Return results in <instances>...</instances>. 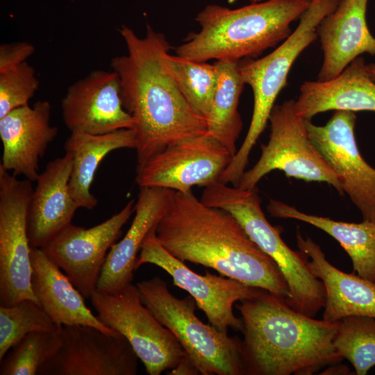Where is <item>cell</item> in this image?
I'll return each mask as SVG.
<instances>
[{"label": "cell", "mask_w": 375, "mask_h": 375, "mask_svg": "<svg viewBox=\"0 0 375 375\" xmlns=\"http://www.w3.org/2000/svg\"><path fill=\"white\" fill-rule=\"evenodd\" d=\"M119 32L127 53L112 58L110 65L119 78L122 105L133 119L138 173L167 147L206 134L207 121L189 105L165 64L170 49L165 36L149 24L143 38L126 25Z\"/></svg>", "instance_id": "6da1fadb"}, {"label": "cell", "mask_w": 375, "mask_h": 375, "mask_svg": "<svg viewBox=\"0 0 375 375\" xmlns=\"http://www.w3.org/2000/svg\"><path fill=\"white\" fill-rule=\"evenodd\" d=\"M158 242L178 260L212 268L221 275L285 299L286 281L276 262L252 241L228 211L204 204L192 191H174L155 226Z\"/></svg>", "instance_id": "7a4b0ae2"}, {"label": "cell", "mask_w": 375, "mask_h": 375, "mask_svg": "<svg viewBox=\"0 0 375 375\" xmlns=\"http://www.w3.org/2000/svg\"><path fill=\"white\" fill-rule=\"evenodd\" d=\"M235 306L242 321L245 374L310 375L342 360L333 343L338 322L297 312L263 289Z\"/></svg>", "instance_id": "3957f363"}, {"label": "cell", "mask_w": 375, "mask_h": 375, "mask_svg": "<svg viewBox=\"0 0 375 375\" xmlns=\"http://www.w3.org/2000/svg\"><path fill=\"white\" fill-rule=\"evenodd\" d=\"M310 3L267 0L235 9L209 4L195 18L200 31L191 33L175 49L176 53L197 62L256 58L290 36V24L300 19Z\"/></svg>", "instance_id": "277c9868"}, {"label": "cell", "mask_w": 375, "mask_h": 375, "mask_svg": "<svg viewBox=\"0 0 375 375\" xmlns=\"http://www.w3.org/2000/svg\"><path fill=\"white\" fill-rule=\"evenodd\" d=\"M341 0H310L294 31L272 53L259 59L238 62L244 83L253 94V109L245 138L220 177V181L237 186L245 172L249 155L265 130L276 99L287 85L292 65L301 52L318 38L317 28Z\"/></svg>", "instance_id": "5b68a950"}, {"label": "cell", "mask_w": 375, "mask_h": 375, "mask_svg": "<svg viewBox=\"0 0 375 375\" xmlns=\"http://www.w3.org/2000/svg\"><path fill=\"white\" fill-rule=\"evenodd\" d=\"M200 200L230 212L252 241L276 262L289 289L285 301L290 307L311 317L324 308L322 283L310 272L303 255L292 250L278 228L268 222L256 188L242 189L217 181L204 188Z\"/></svg>", "instance_id": "8992f818"}, {"label": "cell", "mask_w": 375, "mask_h": 375, "mask_svg": "<svg viewBox=\"0 0 375 375\" xmlns=\"http://www.w3.org/2000/svg\"><path fill=\"white\" fill-rule=\"evenodd\" d=\"M136 285L143 303L176 337L200 374H245L241 340L201 322L195 315L197 303L190 295L177 298L158 276Z\"/></svg>", "instance_id": "52a82bcc"}, {"label": "cell", "mask_w": 375, "mask_h": 375, "mask_svg": "<svg viewBox=\"0 0 375 375\" xmlns=\"http://www.w3.org/2000/svg\"><path fill=\"white\" fill-rule=\"evenodd\" d=\"M294 101L274 105L269 118V141L262 145L260 157L244 172L238 186L253 189L266 174L277 169L288 177L327 183L342 194L338 175L310 140L306 119L294 112Z\"/></svg>", "instance_id": "ba28073f"}, {"label": "cell", "mask_w": 375, "mask_h": 375, "mask_svg": "<svg viewBox=\"0 0 375 375\" xmlns=\"http://www.w3.org/2000/svg\"><path fill=\"white\" fill-rule=\"evenodd\" d=\"M90 301L100 322L126 338L148 374L173 369L186 355L176 337L143 303L132 283L113 294L95 290Z\"/></svg>", "instance_id": "9c48e42d"}, {"label": "cell", "mask_w": 375, "mask_h": 375, "mask_svg": "<svg viewBox=\"0 0 375 375\" xmlns=\"http://www.w3.org/2000/svg\"><path fill=\"white\" fill-rule=\"evenodd\" d=\"M32 181L19 180L0 165V306L31 299L32 288L27 219Z\"/></svg>", "instance_id": "30bf717a"}, {"label": "cell", "mask_w": 375, "mask_h": 375, "mask_svg": "<svg viewBox=\"0 0 375 375\" xmlns=\"http://www.w3.org/2000/svg\"><path fill=\"white\" fill-rule=\"evenodd\" d=\"M147 263L162 269L172 278L174 285L187 291L212 326L224 333L229 328L242 331V321L234 315L233 307L236 302L255 295L260 288L223 275L194 272L160 245L155 228L142 244L135 269Z\"/></svg>", "instance_id": "8fae6325"}, {"label": "cell", "mask_w": 375, "mask_h": 375, "mask_svg": "<svg viewBox=\"0 0 375 375\" xmlns=\"http://www.w3.org/2000/svg\"><path fill=\"white\" fill-rule=\"evenodd\" d=\"M60 344L38 375H135L138 357L126 338L85 325L62 326Z\"/></svg>", "instance_id": "7c38bea8"}, {"label": "cell", "mask_w": 375, "mask_h": 375, "mask_svg": "<svg viewBox=\"0 0 375 375\" xmlns=\"http://www.w3.org/2000/svg\"><path fill=\"white\" fill-rule=\"evenodd\" d=\"M233 156L215 138L204 135L183 140L151 158L136 175L140 188L157 187L186 193L219 181Z\"/></svg>", "instance_id": "4fadbf2b"}, {"label": "cell", "mask_w": 375, "mask_h": 375, "mask_svg": "<svg viewBox=\"0 0 375 375\" xmlns=\"http://www.w3.org/2000/svg\"><path fill=\"white\" fill-rule=\"evenodd\" d=\"M354 112L335 110L324 126L306 119L308 135L338 175L363 220L375 223V169L362 157L356 140Z\"/></svg>", "instance_id": "5bb4252c"}, {"label": "cell", "mask_w": 375, "mask_h": 375, "mask_svg": "<svg viewBox=\"0 0 375 375\" xmlns=\"http://www.w3.org/2000/svg\"><path fill=\"white\" fill-rule=\"evenodd\" d=\"M134 207V200H131L119 212L89 228L71 223L41 248L85 298H90L97 290L107 252Z\"/></svg>", "instance_id": "9a60e30c"}, {"label": "cell", "mask_w": 375, "mask_h": 375, "mask_svg": "<svg viewBox=\"0 0 375 375\" xmlns=\"http://www.w3.org/2000/svg\"><path fill=\"white\" fill-rule=\"evenodd\" d=\"M63 122L71 133L104 134L132 128L124 109L119 78L112 71L96 69L72 84L62 99Z\"/></svg>", "instance_id": "2e32d148"}, {"label": "cell", "mask_w": 375, "mask_h": 375, "mask_svg": "<svg viewBox=\"0 0 375 375\" xmlns=\"http://www.w3.org/2000/svg\"><path fill=\"white\" fill-rule=\"evenodd\" d=\"M51 106L47 101H38L12 110L0 118L2 160L0 165L15 176L35 181L39 160L58 134L50 124Z\"/></svg>", "instance_id": "e0dca14e"}, {"label": "cell", "mask_w": 375, "mask_h": 375, "mask_svg": "<svg viewBox=\"0 0 375 375\" xmlns=\"http://www.w3.org/2000/svg\"><path fill=\"white\" fill-rule=\"evenodd\" d=\"M174 193L167 188H140L132 224L125 236L110 249L96 290L113 294L132 283L138 254L144 240L167 210Z\"/></svg>", "instance_id": "ac0fdd59"}, {"label": "cell", "mask_w": 375, "mask_h": 375, "mask_svg": "<svg viewBox=\"0 0 375 375\" xmlns=\"http://www.w3.org/2000/svg\"><path fill=\"white\" fill-rule=\"evenodd\" d=\"M368 0H341L317 28L324 60L319 81L338 76L353 60L363 53L375 55V37L368 28Z\"/></svg>", "instance_id": "d6986e66"}, {"label": "cell", "mask_w": 375, "mask_h": 375, "mask_svg": "<svg viewBox=\"0 0 375 375\" xmlns=\"http://www.w3.org/2000/svg\"><path fill=\"white\" fill-rule=\"evenodd\" d=\"M73 165L72 156L49 161L40 173L31 199L27 230L31 247L42 248L70 224L79 208L69 191Z\"/></svg>", "instance_id": "ffe728a7"}, {"label": "cell", "mask_w": 375, "mask_h": 375, "mask_svg": "<svg viewBox=\"0 0 375 375\" xmlns=\"http://www.w3.org/2000/svg\"><path fill=\"white\" fill-rule=\"evenodd\" d=\"M297 240L308 269L324 288L322 319L338 322L349 316L375 317V282L337 269L311 238L297 233Z\"/></svg>", "instance_id": "44dd1931"}, {"label": "cell", "mask_w": 375, "mask_h": 375, "mask_svg": "<svg viewBox=\"0 0 375 375\" xmlns=\"http://www.w3.org/2000/svg\"><path fill=\"white\" fill-rule=\"evenodd\" d=\"M294 110L305 119L329 110L375 112V82L363 57L356 58L332 79L304 81Z\"/></svg>", "instance_id": "7402d4cb"}, {"label": "cell", "mask_w": 375, "mask_h": 375, "mask_svg": "<svg viewBox=\"0 0 375 375\" xmlns=\"http://www.w3.org/2000/svg\"><path fill=\"white\" fill-rule=\"evenodd\" d=\"M32 288L38 304L58 326H90L116 333L102 324L85 303L84 297L41 248L31 247Z\"/></svg>", "instance_id": "603a6c76"}, {"label": "cell", "mask_w": 375, "mask_h": 375, "mask_svg": "<svg viewBox=\"0 0 375 375\" xmlns=\"http://www.w3.org/2000/svg\"><path fill=\"white\" fill-rule=\"evenodd\" d=\"M132 128H123L104 134L71 133L65 140V153L72 156L73 165L69 181V193L79 208L92 210L98 199L90 188L101 161L112 151L135 148Z\"/></svg>", "instance_id": "cb8c5ba5"}, {"label": "cell", "mask_w": 375, "mask_h": 375, "mask_svg": "<svg viewBox=\"0 0 375 375\" xmlns=\"http://www.w3.org/2000/svg\"><path fill=\"white\" fill-rule=\"evenodd\" d=\"M269 213L275 217L293 219L311 224L335 239L347 251L353 271L365 279L375 282V223L363 220L351 223L299 211L284 202L270 199Z\"/></svg>", "instance_id": "d4e9b609"}, {"label": "cell", "mask_w": 375, "mask_h": 375, "mask_svg": "<svg viewBox=\"0 0 375 375\" xmlns=\"http://www.w3.org/2000/svg\"><path fill=\"white\" fill-rule=\"evenodd\" d=\"M238 62L219 60L214 63L217 71V85L206 119L207 134L227 148L233 156L243 126L238 104L245 83Z\"/></svg>", "instance_id": "484cf974"}, {"label": "cell", "mask_w": 375, "mask_h": 375, "mask_svg": "<svg viewBox=\"0 0 375 375\" xmlns=\"http://www.w3.org/2000/svg\"><path fill=\"white\" fill-rule=\"evenodd\" d=\"M165 60L185 100L196 113L206 119L217 85L215 64L194 61L169 53Z\"/></svg>", "instance_id": "4316f807"}, {"label": "cell", "mask_w": 375, "mask_h": 375, "mask_svg": "<svg viewBox=\"0 0 375 375\" xmlns=\"http://www.w3.org/2000/svg\"><path fill=\"white\" fill-rule=\"evenodd\" d=\"M338 355L353 365L357 375L375 367V317L349 316L338 322L333 340Z\"/></svg>", "instance_id": "83f0119b"}, {"label": "cell", "mask_w": 375, "mask_h": 375, "mask_svg": "<svg viewBox=\"0 0 375 375\" xmlns=\"http://www.w3.org/2000/svg\"><path fill=\"white\" fill-rule=\"evenodd\" d=\"M60 344L59 329L26 335L0 360V375H38L41 367L54 355Z\"/></svg>", "instance_id": "f1b7e54d"}, {"label": "cell", "mask_w": 375, "mask_h": 375, "mask_svg": "<svg viewBox=\"0 0 375 375\" xmlns=\"http://www.w3.org/2000/svg\"><path fill=\"white\" fill-rule=\"evenodd\" d=\"M58 327L35 301L24 299L0 306V360L19 340L35 331H58Z\"/></svg>", "instance_id": "f546056e"}, {"label": "cell", "mask_w": 375, "mask_h": 375, "mask_svg": "<svg viewBox=\"0 0 375 375\" xmlns=\"http://www.w3.org/2000/svg\"><path fill=\"white\" fill-rule=\"evenodd\" d=\"M39 87L34 67L26 61L0 73V118L28 104Z\"/></svg>", "instance_id": "4dcf8cb0"}, {"label": "cell", "mask_w": 375, "mask_h": 375, "mask_svg": "<svg viewBox=\"0 0 375 375\" xmlns=\"http://www.w3.org/2000/svg\"><path fill=\"white\" fill-rule=\"evenodd\" d=\"M35 47L26 41L3 43L0 45V73L26 62L33 54Z\"/></svg>", "instance_id": "1f68e13d"}, {"label": "cell", "mask_w": 375, "mask_h": 375, "mask_svg": "<svg viewBox=\"0 0 375 375\" xmlns=\"http://www.w3.org/2000/svg\"><path fill=\"white\" fill-rule=\"evenodd\" d=\"M171 375H197L200 374L197 368L190 359L185 355L176 365L171 369Z\"/></svg>", "instance_id": "d6a6232c"}, {"label": "cell", "mask_w": 375, "mask_h": 375, "mask_svg": "<svg viewBox=\"0 0 375 375\" xmlns=\"http://www.w3.org/2000/svg\"><path fill=\"white\" fill-rule=\"evenodd\" d=\"M367 70L369 74L370 78L375 82V64L369 63L367 65Z\"/></svg>", "instance_id": "836d02e7"}, {"label": "cell", "mask_w": 375, "mask_h": 375, "mask_svg": "<svg viewBox=\"0 0 375 375\" xmlns=\"http://www.w3.org/2000/svg\"><path fill=\"white\" fill-rule=\"evenodd\" d=\"M251 3H256L262 1V0H249Z\"/></svg>", "instance_id": "e575fe53"}]
</instances>
